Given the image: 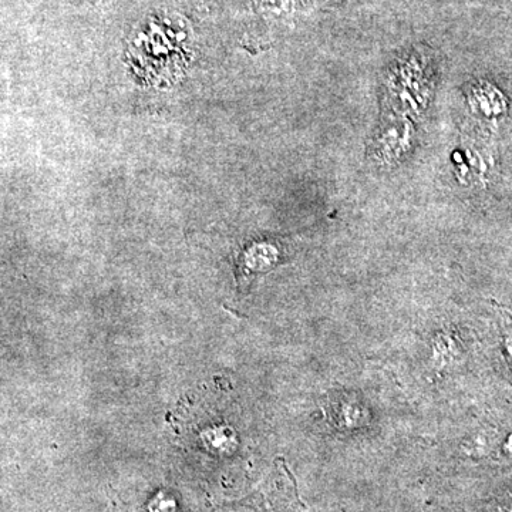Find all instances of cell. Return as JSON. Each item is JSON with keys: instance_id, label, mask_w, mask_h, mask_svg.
<instances>
[{"instance_id": "cell-2", "label": "cell", "mask_w": 512, "mask_h": 512, "mask_svg": "<svg viewBox=\"0 0 512 512\" xmlns=\"http://www.w3.org/2000/svg\"><path fill=\"white\" fill-rule=\"evenodd\" d=\"M412 127L402 116L386 121L376 131L375 138L370 144V154L373 161L382 165L396 164L409 153L412 143Z\"/></svg>"}, {"instance_id": "cell-3", "label": "cell", "mask_w": 512, "mask_h": 512, "mask_svg": "<svg viewBox=\"0 0 512 512\" xmlns=\"http://www.w3.org/2000/svg\"><path fill=\"white\" fill-rule=\"evenodd\" d=\"M476 107L485 119L500 120L507 116L508 100L498 87L490 83H481L473 94Z\"/></svg>"}, {"instance_id": "cell-4", "label": "cell", "mask_w": 512, "mask_h": 512, "mask_svg": "<svg viewBox=\"0 0 512 512\" xmlns=\"http://www.w3.org/2000/svg\"><path fill=\"white\" fill-rule=\"evenodd\" d=\"M505 349H507V355L510 356L512 362V333L505 338Z\"/></svg>"}, {"instance_id": "cell-1", "label": "cell", "mask_w": 512, "mask_h": 512, "mask_svg": "<svg viewBox=\"0 0 512 512\" xmlns=\"http://www.w3.org/2000/svg\"><path fill=\"white\" fill-rule=\"evenodd\" d=\"M434 80L433 66L427 57L410 55L400 60L384 84L387 107L393 109L396 116L426 109L433 94Z\"/></svg>"}, {"instance_id": "cell-5", "label": "cell", "mask_w": 512, "mask_h": 512, "mask_svg": "<svg viewBox=\"0 0 512 512\" xmlns=\"http://www.w3.org/2000/svg\"><path fill=\"white\" fill-rule=\"evenodd\" d=\"M507 447H508V450H510L511 453H512V436L510 437V440H508V446Z\"/></svg>"}]
</instances>
